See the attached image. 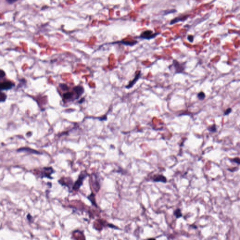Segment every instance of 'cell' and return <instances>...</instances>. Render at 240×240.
<instances>
[{
    "mask_svg": "<svg viewBox=\"0 0 240 240\" xmlns=\"http://www.w3.org/2000/svg\"><path fill=\"white\" fill-rule=\"evenodd\" d=\"M232 109L230 107L228 108L225 111L224 115H228V114H230L232 112Z\"/></svg>",
    "mask_w": 240,
    "mask_h": 240,
    "instance_id": "obj_15",
    "label": "cell"
},
{
    "mask_svg": "<svg viewBox=\"0 0 240 240\" xmlns=\"http://www.w3.org/2000/svg\"><path fill=\"white\" fill-rule=\"evenodd\" d=\"M141 76V71H138V72H137L134 79L132 81H131L126 86V88L130 89V88H131V87L135 85V84L137 82L138 80L140 78Z\"/></svg>",
    "mask_w": 240,
    "mask_h": 240,
    "instance_id": "obj_7",
    "label": "cell"
},
{
    "mask_svg": "<svg viewBox=\"0 0 240 240\" xmlns=\"http://www.w3.org/2000/svg\"><path fill=\"white\" fill-rule=\"evenodd\" d=\"M188 39L190 42H193L194 40V37L192 35H189L188 37Z\"/></svg>",
    "mask_w": 240,
    "mask_h": 240,
    "instance_id": "obj_18",
    "label": "cell"
},
{
    "mask_svg": "<svg viewBox=\"0 0 240 240\" xmlns=\"http://www.w3.org/2000/svg\"><path fill=\"white\" fill-rule=\"evenodd\" d=\"M58 182L62 186H66L69 189H71V187L73 185V181L71 177H62L60 180H59Z\"/></svg>",
    "mask_w": 240,
    "mask_h": 240,
    "instance_id": "obj_5",
    "label": "cell"
},
{
    "mask_svg": "<svg viewBox=\"0 0 240 240\" xmlns=\"http://www.w3.org/2000/svg\"><path fill=\"white\" fill-rule=\"evenodd\" d=\"M122 44L125 45H129V46H133L137 43V41H124V40L123 41H122L121 42Z\"/></svg>",
    "mask_w": 240,
    "mask_h": 240,
    "instance_id": "obj_12",
    "label": "cell"
},
{
    "mask_svg": "<svg viewBox=\"0 0 240 240\" xmlns=\"http://www.w3.org/2000/svg\"><path fill=\"white\" fill-rule=\"evenodd\" d=\"M87 198L90 201L92 205L94 206L95 207L98 208V206L96 203V199H95V194L93 192H92L91 194L87 197Z\"/></svg>",
    "mask_w": 240,
    "mask_h": 240,
    "instance_id": "obj_8",
    "label": "cell"
},
{
    "mask_svg": "<svg viewBox=\"0 0 240 240\" xmlns=\"http://www.w3.org/2000/svg\"><path fill=\"white\" fill-rule=\"evenodd\" d=\"M89 175V174L87 173L86 171H82L79 175L77 180L72 186V190L74 191H78L80 188L81 186L83 185V182L84 179Z\"/></svg>",
    "mask_w": 240,
    "mask_h": 240,
    "instance_id": "obj_2",
    "label": "cell"
},
{
    "mask_svg": "<svg viewBox=\"0 0 240 240\" xmlns=\"http://www.w3.org/2000/svg\"><path fill=\"white\" fill-rule=\"evenodd\" d=\"M18 0H6V1L8 2V4H13L15 2L18 1Z\"/></svg>",
    "mask_w": 240,
    "mask_h": 240,
    "instance_id": "obj_17",
    "label": "cell"
},
{
    "mask_svg": "<svg viewBox=\"0 0 240 240\" xmlns=\"http://www.w3.org/2000/svg\"><path fill=\"white\" fill-rule=\"evenodd\" d=\"M173 214H174V215L175 216V217H176L177 219H179V218L181 217L182 216V213H181V210L179 208L176 209V210L174 211Z\"/></svg>",
    "mask_w": 240,
    "mask_h": 240,
    "instance_id": "obj_11",
    "label": "cell"
},
{
    "mask_svg": "<svg viewBox=\"0 0 240 240\" xmlns=\"http://www.w3.org/2000/svg\"><path fill=\"white\" fill-rule=\"evenodd\" d=\"M197 98H198L199 100H203L205 99V97H206V96H205V93L203 92V91H201L200 92H199L198 94H197Z\"/></svg>",
    "mask_w": 240,
    "mask_h": 240,
    "instance_id": "obj_14",
    "label": "cell"
},
{
    "mask_svg": "<svg viewBox=\"0 0 240 240\" xmlns=\"http://www.w3.org/2000/svg\"><path fill=\"white\" fill-rule=\"evenodd\" d=\"M157 35V33L154 34L151 31H146L142 32L140 37L144 39H153Z\"/></svg>",
    "mask_w": 240,
    "mask_h": 240,
    "instance_id": "obj_6",
    "label": "cell"
},
{
    "mask_svg": "<svg viewBox=\"0 0 240 240\" xmlns=\"http://www.w3.org/2000/svg\"><path fill=\"white\" fill-rule=\"evenodd\" d=\"M153 180L155 182H162L165 183L166 182V178L163 175H158L154 176Z\"/></svg>",
    "mask_w": 240,
    "mask_h": 240,
    "instance_id": "obj_9",
    "label": "cell"
},
{
    "mask_svg": "<svg viewBox=\"0 0 240 240\" xmlns=\"http://www.w3.org/2000/svg\"><path fill=\"white\" fill-rule=\"evenodd\" d=\"M91 185L93 189L96 193L98 192L100 189V183L98 177L96 174L92 173L90 176Z\"/></svg>",
    "mask_w": 240,
    "mask_h": 240,
    "instance_id": "obj_4",
    "label": "cell"
},
{
    "mask_svg": "<svg viewBox=\"0 0 240 240\" xmlns=\"http://www.w3.org/2000/svg\"><path fill=\"white\" fill-rule=\"evenodd\" d=\"M187 17H188V16H179V17H177V18H175V19L173 20L172 21H171L170 24H174L176 23H177V22H179V21H184L185 19H187Z\"/></svg>",
    "mask_w": 240,
    "mask_h": 240,
    "instance_id": "obj_10",
    "label": "cell"
},
{
    "mask_svg": "<svg viewBox=\"0 0 240 240\" xmlns=\"http://www.w3.org/2000/svg\"><path fill=\"white\" fill-rule=\"evenodd\" d=\"M186 63H180L177 60H173L172 65L171 66L173 67L174 70V72L176 74L182 73L185 71L186 68Z\"/></svg>",
    "mask_w": 240,
    "mask_h": 240,
    "instance_id": "obj_3",
    "label": "cell"
},
{
    "mask_svg": "<svg viewBox=\"0 0 240 240\" xmlns=\"http://www.w3.org/2000/svg\"><path fill=\"white\" fill-rule=\"evenodd\" d=\"M207 130L209 131H210V132H212V133L216 132H217L216 125L214 124H213L211 126H210L207 128Z\"/></svg>",
    "mask_w": 240,
    "mask_h": 240,
    "instance_id": "obj_13",
    "label": "cell"
},
{
    "mask_svg": "<svg viewBox=\"0 0 240 240\" xmlns=\"http://www.w3.org/2000/svg\"><path fill=\"white\" fill-rule=\"evenodd\" d=\"M69 89L63 95V100L64 102H73L79 99L84 93V89L80 85L73 88L72 91H69Z\"/></svg>",
    "mask_w": 240,
    "mask_h": 240,
    "instance_id": "obj_1",
    "label": "cell"
},
{
    "mask_svg": "<svg viewBox=\"0 0 240 240\" xmlns=\"http://www.w3.org/2000/svg\"><path fill=\"white\" fill-rule=\"evenodd\" d=\"M232 162H235L236 163H237L238 164H240V159L239 158H235L234 159H233L232 160Z\"/></svg>",
    "mask_w": 240,
    "mask_h": 240,
    "instance_id": "obj_16",
    "label": "cell"
}]
</instances>
